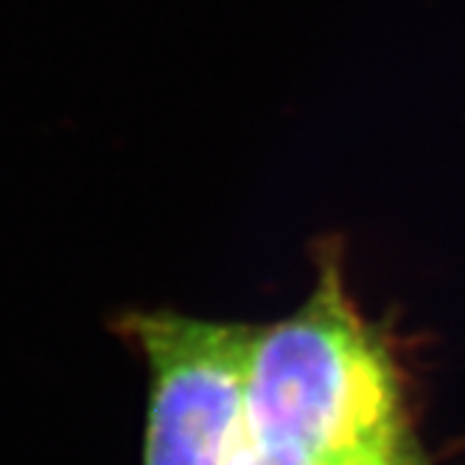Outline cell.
Listing matches in <instances>:
<instances>
[{
    "label": "cell",
    "mask_w": 465,
    "mask_h": 465,
    "mask_svg": "<svg viewBox=\"0 0 465 465\" xmlns=\"http://www.w3.org/2000/svg\"><path fill=\"white\" fill-rule=\"evenodd\" d=\"M337 465H426L423 451L415 438H407L401 443H392L387 449H376L359 457H348Z\"/></svg>",
    "instance_id": "cell-3"
},
{
    "label": "cell",
    "mask_w": 465,
    "mask_h": 465,
    "mask_svg": "<svg viewBox=\"0 0 465 465\" xmlns=\"http://www.w3.org/2000/svg\"><path fill=\"white\" fill-rule=\"evenodd\" d=\"M126 334L149 368L143 465H227L244 429L255 325L138 312Z\"/></svg>",
    "instance_id": "cell-2"
},
{
    "label": "cell",
    "mask_w": 465,
    "mask_h": 465,
    "mask_svg": "<svg viewBox=\"0 0 465 465\" xmlns=\"http://www.w3.org/2000/svg\"><path fill=\"white\" fill-rule=\"evenodd\" d=\"M244 429L255 443L317 460L412 438L401 373L381 334L356 312L337 263H325L301 309L255 328Z\"/></svg>",
    "instance_id": "cell-1"
}]
</instances>
